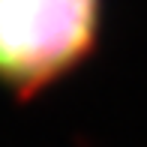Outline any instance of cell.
Wrapping results in <instances>:
<instances>
[{
    "mask_svg": "<svg viewBox=\"0 0 147 147\" xmlns=\"http://www.w3.org/2000/svg\"><path fill=\"white\" fill-rule=\"evenodd\" d=\"M99 0H0V78L36 87L90 51Z\"/></svg>",
    "mask_w": 147,
    "mask_h": 147,
    "instance_id": "6da1fadb",
    "label": "cell"
}]
</instances>
